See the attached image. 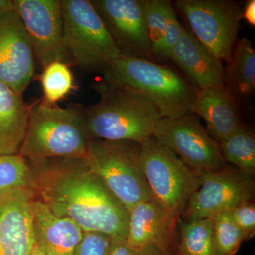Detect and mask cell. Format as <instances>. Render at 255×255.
I'll return each mask as SVG.
<instances>
[{"label": "cell", "instance_id": "1", "mask_svg": "<svg viewBox=\"0 0 255 255\" xmlns=\"http://www.w3.org/2000/svg\"><path fill=\"white\" fill-rule=\"evenodd\" d=\"M36 196L60 217L83 231L127 240L129 212L83 159H50L29 163Z\"/></svg>", "mask_w": 255, "mask_h": 255}, {"label": "cell", "instance_id": "2", "mask_svg": "<svg viewBox=\"0 0 255 255\" xmlns=\"http://www.w3.org/2000/svg\"><path fill=\"white\" fill-rule=\"evenodd\" d=\"M101 74L109 85L150 101L162 118L190 112L197 90L169 67L133 55L121 54Z\"/></svg>", "mask_w": 255, "mask_h": 255}, {"label": "cell", "instance_id": "3", "mask_svg": "<svg viewBox=\"0 0 255 255\" xmlns=\"http://www.w3.org/2000/svg\"><path fill=\"white\" fill-rule=\"evenodd\" d=\"M100 100L85 110L89 139L128 140L142 144L153 136L162 118L145 97L109 85L102 80L92 84Z\"/></svg>", "mask_w": 255, "mask_h": 255}, {"label": "cell", "instance_id": "4", "mask_svg": "<svg viewBox=\"0 0 255 255\" xmlns=\"http://www.w3.org/2000/svg\"><path fill=\"white\" fill-rule=\"evenodd\" d=\"M89 140L85 109L75 105L60 108L41 99L31 104L18 154L29 163L50 159H83Z\"/></svg>", "mask_w": 255, "mask_h": 255}, {"label": "cell", "instance_id": "5", "mask_svg": "<svg viewBox=\"0 0 255 255\" xmlns=\"http://www.w3.org/2000/svg\"><path fill=\"white\" fill-rule=\"evenodd\" d=\"M84 162L126 209L152 196L141 162V144L90 139Z\"/></svg>", "mask_w": 255, "mask_h": 255}, {"label": "cell", "instance_id": "6", "mask_svg": "<svg viewBox=\"0 0 255 255\" xmlns=\"http://www.w3.org/2000/svg\"><path fill=\"white\" fill-rule=\"evenodd\" d=\"M63 43L70 66L102 73L122 54L90 0H60Z\"/></svg>", "mask_w": 255, "mask_h": 255}, {"label": "cell", "instance_id": "7", "mask_svg": "<svg viewBox=\"0 0 255 255\" xmlns=\"http://www.w3.org/2000/svg\"><path fill=\"white\" fill-rule=\"evenodd\" d=\"M141 162L152 196L172 217L180 219L201 185V175L153 136L141 144Z\"/></svg>", "mask_w": 255, "mask_h": 255}, {"label": "cell", "instance_id": "8", "mask_svg": "<svg viewBox=\"0 0 255 255\" xmlns=\"http://www.w3.org/2000/svg\"><path fill=\"white\" fill-rule=\"evenodd\" d=\"M190 31L221 62L232 55L243 19V9L231 0H177Z\"/></svg>", "mask_w": 255, "mask_h": 255}, {"label": "cell", "instance_id": "9", "mask_svg": "<svg viewBox=\"0 0 255 255\" xmlns=\"http://www.w3.org/2000/svg\"><path fill=\"white\" fill-rule=\"evenodd\" d=\"M153 137L199 175L227 165L219 142L191 112L176 118H162Z\"/></svg>", "mask_w": 255, "mask_h": 255}, {"label": "cell", "instance_id": "10", "mask_svg": "<svg viewBox=\"0 0 255 255\" xmlns=\"http://www.w3.org/2000/svg\"><path fill=\"white\" fill-rule=\"evenodd\" d=\"M201 185L191 196L181 221L212 219L236 206L255 201V177L232 165L201 175Z\"/></svg>", "mask_w": 255, "mask_h": 255}, {"label": "cell", "instance_id": "11", "mask_svg": "<svg viewBox=\"0 0 255 255\" xmlns=\"http://www.w3.org/2000/svg\"><path fill=\"white\" fill-rule=\"evenodd\" d=\"M31 43L35 61L42 69L55 61L70 65L63 43L60 0H13Z\"/></svg>", "mask_w": 255, "mask_h": 255}, {"label": "cell", "instance_id": "12", "mask_svg": "<svg viewBox=\"0 0 255 255\" xmlns=\"http://www.w3.org/2000/svg\"><path fill=\"white\" fill-rule=\"evenodd\" d=\"M122 54L152 60L144 0H90Z\"/></svg>", "mask_w": 255, "mask_h": 255}, {"label": "cell", "instance_id": "13", "mask_svg": "<svg viewBox=\"0 0 255 255\" xmlns=\"http://www.w3.org/2000/svg\"><path fill=\"white\" fill-rule=\"evenodd\" d=\"M31 43L15 9L0 13V81L23 95L34 78Z\"/></svg>", "mask_w": 255, "mask_h": 255}, {"label": "cell", "instance_id": "14", "mask_svg": "<svg viewBox=\"0 0 255 255\" xmlns=\"http://www.w3.org/2000/svg\"><path fill=\"white\" fill-rule=\"evenodd\" d=\"M36 194L28 188L0 193V255H30L35 246L31 203Z\"/></svg>", "mask_w": 255, "mask_h": 255}, {"label": "cell", "instance_id": "15", "mask_svg": "<svg viewBox=\"0 0 255 255\" xmlns=\"http://www.w3.org/2000/svg\"><path fill=\"white\" fill-rule=\"evenodd\" d=\"M179 221L153 197L129 211L127 242L132 247L153 246L167 255H175L179 241Z\"/></svg>", "mask_w": 255, "mask_h": 255}, {"label": "cell", "instance_id": "16", "mask_svg": "<svg viewBox=\"0 0 255 255\" xmlns=\"http://www.w3.org/2000/svg\"><path fill=\"white\" fill-rule=\"evenodd\" d=\"M32 229L35 244L46 255H73L83 230L68 218L60 217L36 198L31 201Z\"/></svg>", "mask_w": 255, "mask_h": 255}, {"label": "cell", "instance_id": "17", "mask_svg": "<svg viewBox=\"0 0 255 255\" xmlns=\"http://www.w3.org/2000/svg\"><path fill=\"white\" fill-rule=\"evenodd\" d=\"M170 59L177 64L197 90L225 87L222 62L198 41L190 30L184 28L171 53Z\"/></svg>", "mask_w": 255, "mask_h": 255}, {"label": "cell", "instance_id": "18", "mask_svg": "<svg viewBox=\"0 0 255 255\" xmlns=\"http://www.w3.org/2000/svg\"><path fill=\"white\" fill-rule=\"evenodd\" d=\"M240 107L225 87L196 90L190 112L204 119L206 130L218 142L245 125Z\"/></svg>", "mask_w": 255, "mask_h": 255}, {"label": "cell", "instance_id": "19", "mask_svg": "<svg viewBox=\"0 0 255 255\" xmlns=\"http://www.w3.org/2000/svg\"><path fill=\"white\" fill-rule=\"evenodd\" d=\"M225 88L240 107H251L255 94V50L251 40L240 39L224 67Z\"/></svg>", "mask_w": 255, "mask_h": 255}, {"label": "cell", "instance_id": "20", "mask_svg": "<svg viewBox=\"0 0 255 255\" xmlns=\"http://www.w3.org/2000/svg\"><path fill=\"white\" fill-rule=\"evenodd\" d=\"M31 105L22 96L0 81V155L18 154L22 144Z\"/></svg>", "mask_w": 255, "mask_h": 255}, {"label": "cell", "instance_id": "21", "mask_svg": "<svg viewBox=\"0 0 255 255\" xmlns=\"http://www.w3.org/2000/svg\"><path fill=\"white\" fill-rule=\"evenodd\" d=\"M219 145L226 163L255 177V137L246 124L220 142Z\"/></svg>", "mask_w": 255, "mask_h": 255}, {"label": "cell", "instance_id": "22", "mask_svg": "<svg viewBox=\"0 0 255 255\" xmlns=\"http://www.w3.org/2000/svg\"><path fill=\"white\" fill-rule=\"evenodd\" d=\"M179 241L175 255H216L213 243L211 219L179 220Z\"/></svg>", "mask_w": 255, "mask_h": 255}, {"label": "cell", "instance_id": "23", "mask_svg": "<svg viewBox=\"0 0 255 255\" xmlns=\"http://www.w3.org/2000/svg\"><path fill=\"white\" fill-rule=\"evenodd\" d=\"M45 103L56 105L68 97L75 89V80L70 65L63 62L55 61L43 68L40 75Z\"/></svg>", "mask_w": 255, "mask_h": 255}, {"label": "cell", "instance_id": "24", "mask_svg": "<svg viewBox=\"0 0 255 255\" xmlns=\"http://www.w3.org/2000/svg\"><path fill=\"white\" fill-rule=\"evenodd\" d=\"M211 220L216 255H236L242 243L248 241L246 234L234 222L229 212L216 215Z\"/></svg>", "mask_w": 255, "mask_h": 255}, {"label": "cell", "instance_id": "25", "mask_svg": "<svg viewBox=\"0 0 255 255\" xmlns=\"http://www.w3.org/2000/svg\"><path fill=\"white\" fill-rule=\"evenodd\" d=\"M33 174L24 157L19 154L0 155V193L16 188L33 190Z\"/></svg>", "mask_w": 255, "mask_h": 255}, {"label": "cell", "instance_id": "26", "mask_svg": "<svg viewBox=\"0 0 255 255\" xmlns=\"http://www.w3.org/2000/svg\"><path fill=\"white\" fill-rule=\"evenodd\" d=\"M146 26L150 40L152 59L158 60L162 41L167 12L172 3L169 0H144Z\"/></svg>", "mask_w": 255, "mask_h": 255}, {"label": "cell", "instance_id": "27", "mask_svg": "<svg viewBox=\"0 0 255 255\" xmlns=\"http://www.w3.org/2000/svg\"><path fill=\"white\" fill-rule=\"evenodd\" d=\"M112 238L105 233L84 231L73 255H111Z\"/></svg>", "mask_w": 255, "mask_h": 255}, {"label": "cell", "instance_id": "28", "mask_svg": "<svg viewBox=\"0 0 255 255\" xmlns=\"http://www.w3.org/2000/svg\"><path fill=\"white\" fill-rule=\"evenodd\" d=\"M184 28L178 20L175 10L171 5L167 12V23L159 60L164 61L170 59L171 53L182 36Z\"/></svg>", "mask_w": 255, "mask_h": 255}, {"label": "cell", "instance_id": "29", "mask_svg": "<svg viewBox=\"0 0 255 255\" xmlns=\"http://www.w3.org/2000/svg\"><path fill=\"white\" fill-rule=\"evenodd\" d=\"M231 218L236 225L246 234L248 240L255 235V201L244 203L229 211Z\"/></svg>", "mask_w": 255, "mask_h": 255}, {"label": "cell", "instance_id": "30", "mask_svg": "<svg viewBox=\"0 0 255 255\" xmlns=\"http://www.w3.org/2000/svg\"><path fill=\"white\" fill-rule=\"evenodd\" d=\"M111 255H167L153 246L132 247L126 239H112Z\"/></svg>", "mask_w": 255, "mask_h": 255}, {"label": "cell", "instance_id": "31", "mask_svg": "<svg viewBox=\"0 0 255 255\" xmlns=\"http://www.w3.org/2000/svg\"><path fill=\"white\" fill-rule=\"evenodd\" d=\"M243 19L246 20L249 24L255 26V1L251 0L246 3L244 9H243Z\"/></svg>", "mask_w": 255, "mask_h": 255}, {"label": "cell", "instance_id": "32", "mask_svg": "<svg viewBox=\"0 0 255 255\" xmlns=\"http://www.w3.org/2000/svg\"><path fill=\"white\" fill-rule=\"evenodd\" d=\"M14 9L13 0H0V13Z\"/></svg>", "mask_w": 255, "mask_h": 255}, {"label": "cell", "instance_id": "33", "mask_svg": "<svg viewBox=\"0 0 255 255\" xmlns=\"http://www.w3.org/2000/svg\"><path fill=\"white\" fill-rule=\"evenodd\" d=\"M46 255V253H44L43 251H41L38 246L35 244L34 247H33V251H32L31 255Z\"/></svg>", "mask_w": 255, "mask_h": 255}]
</instances>
